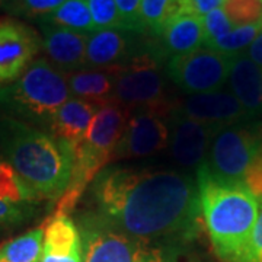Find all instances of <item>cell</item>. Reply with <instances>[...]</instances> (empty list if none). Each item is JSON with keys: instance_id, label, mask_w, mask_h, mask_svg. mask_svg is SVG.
<instances>
[{"instance_id": "obj_1", "label": "cell", "mask_w": 262, "mask_h": 262, "mask_svg": "<svg viewBox=\"0 0 262 262\" xmlns=\"http://www.w3.org/2000/svg\"><path fill=\"white\" fill-rule=\"evenodd\" d=\"M91 192L95 214L149 244L188 242L201 230L198 184L187 172L106 166Z\"/></svg>"}, {"instance_id": "obj_2", "label": "cell", "mask_w": 262, "mask_h": 262, "mask_svg": "<svg viewBox=\"0 0 262 262\" xmlns=\"http://www.w3.org/2000/svg\"><path fill=\"white\" fill-rule=\"evenodd\" d=\"M0 160L16 172L29 203L56 201L70 184L75 149L47 131L0 114Z\"/></svg>"}, {"instance_id": "obj_3", "label": "cell", "mask_w": 262, "mask_h": 262, "mask_svg": "<svg viewBox=\"0 0 262 262\" xmlns=\"http://www.w3.org/2000/svg\"><path fill=\"white\" fill-rule=\"evenodd\" d=\"M200 208L213 249L219 258L237 262L252 234L259 213V200L244 181L213 177L204 168L195 173Z\"/></svg>"}, {"instance_id": "obj_4", "label": "cell", "mask_w": 262, "mask_h": 262, "mask_svg": "<svg viewBox=\"0 0 262 262\" xmlns=\"http://www.w3.org/2000/svg\"><path fill=\"white\" fill-rule=\"evenodd\" d=\"M70 98L67 76L39 57L15 82L0 86V114L48 133L57 111Z\"/></svg>"}, {"instance_id": "obj_5", "label": "cell", "mask_w": 262, "mask_h": 262, "mask_svg": "<svg viewBox=\"0 0 262 262\" xmlns=\"http://www.w3.org/2000/svg\"><path fill=\"white\" fill-rule=\"evenodd\" d=\"M114 102L128 113L153 111L168 118L178 101L169 95L168 76L160 63L146 50L128 64L118 67Z\"/></svg>"}, {"instance_id": "obj_6", "label": "cell", "mask_w": 262, "mask_h": 262, "mask_svg": "<svg viewBox=\"0 0 262 262\" xmlns=\"http://www.w3.org/2000/svg\"><path fill=\"white\" fill-rule=\"evenodd\" d=\"M83 262H170L162 246L131 237L86 213L80 226Z\"/></svg>"}, {"instance_id": "obj_7", "label": "cell", "mask_w": 262, "mask_h": 262, "mask_svg": "<svg viewBox=\"0 0 262 262\" xmlns=\"http://www.w3.org/2000/svg\"><path fill=\"white\" fill-rule=\"evenodd\" d=\"M262 147V124H234L222 127L210 144L206 163L201 166L213 177L244 181L245 173Z\"/></svg>"}, {"instance_id": "obj_8", "label": "cell", "mask_w": 262, "mask_h": 262, "mask_svg": "<svg viewBox=\"0 0 262 262\" xmlns=\"http://www.w3.org/2000/svg\"><path fill=\"white\" fill-rule=\"evenodd\" d=\"M233 58L234 56L222 54L203 46L170 58L165 73L172 83L188 95L214 92L223 89L229 80Z\"/></svg>"}, {"instance_id": "obj_9", "label": "cell", "mask_w": 262, "mask_h": 262, "mask_svg": "<svg viewBox=\"0 0 262 262\" xmlns=\"http://www.w3.org/2000/svg\"><path fill=\"white\" fill-rule=\"evenodd\" d=\"M166 121L170 158L182 172L196 173L206 163L210 144L220 128L189 118L177 105L169 113Z\"/></svg>"}, {"instance_id": "obj_10", "label": "cell", "mask_w": 262, "mask_h": 262, "mask_svg": "<svg viewBox=\"0 0 262 262\" xmlns=\"http://www.w3.org/2000/svg\"><path fill=\"white\" fill-rule=\"evenodd\" d=\"M41 50V35L15 18L0 19V86L15 82Z\"/></svg>"}, {"instance_id": "obj_11", "label": "cell", "mask_w": 262, "mask_h": 262, "mask_svg": "<svg viewBox=\"0 0 262 262\" xmlns=\"http://www.w3.org/2000/svg\"><path fill=\"white\" fill-rule=\"evenodd\" d=\"M169 146L166 117L153 111L130 113L121 140L118 141L114 160L149 158Z\"/></svg>"}, {"instance_id": "obj_12", "label": "cell", "mask_w": 262, "mask_h": 262, "mask_svg": "<svg viewBox=\"0 0 262 262\" xmlns=\"http://www.w3.org/2000/svg\"><path fill=\"white\" fill-rule=\"evenodd\" d=\"M128 117L130 113L120 103L110 102L101 106L89 125L86 139L75 151L92 160L99 169H103L114 160V151L121 140Z\"/></svg>"}, {"instance_id": "obj_13", "label": "cell", "mask_w": 262, "mask_h": 262, "mask_svg": "<svg viewBox=\"0 0 262 262\" xmlns=\"http://www.w3.org/2000/svg\"><path fill=\"white\" fill-rule=\"evenodd\" d=\"M147 50L136 32L121 29H101L88 35V67H121Z\"/></svg>"}, {"instance_id": "obj_14", "label": "cell", "mask_w": 262, "mask_h": 262, "mask_svg": "<svg viewBox=\"0 0 262 262\" xmlns=\"http://www.w3.org/2000/svg\"><path fill=\"white\" fill-rule=\"evenodd\" d=\"M177 106L189 118L219 128L242 124L252 118L236 96L226 89L189 95L177 103Z\"/></svg>"}, {"instance_id": "obj_15", "label": "cell", "mask_w": 262, "mask_h": 262, "mask_svg": "<svg viewBox=\"0 0 262 262\" xmlns=\"http://www.w3.org/2000/svg\"><path fill=\"white\" fill-rule=\"evenodd\" d=\"M204 28L201 16L184 15L172 19L158 35L147 41V51L159 63L191 53L204 46Z\"/></svg>"}, {"instance_id": "obj_16", "label": "cell", "mask_w": 262, "mask_h": 262, "mask_svg": "<svg viewBox=\"0 0 262 262\" xmlns=\"http://www.w3.org/2000/svg\"><path fill=\"white\" fill-rule=\"evenodd\" d=\"M41 50L46 58L66 76L86 67V42L89 34H82L54 25L41 24Z\"/></svg>"}, {"instance_id": "obj_17", "label": "cell", "mask_w": 262, "mask_h": 262, "mask_svg": "<svg viewBox=\"0 0 262 262\" xmlns=\"http://www.w3.org/2000/svg\"><path fill=\"white\" fill-rule=\"evenodd\" d=\"M118 67H83L67 75V83L73 98L88 101L99 108L114 102L115 79Z\"/></svg>"}, {"instance_id": "obj_18", "label": "cell", "mask_w": 262, "mask_h": 262, "mask_svg": "<svg viewBox=\"0 0 262 262\" xmlns=\"http://www.w3.org/2000/svg\"><path fill=\"white\" fill-rule=\"evenodd\" d=\"M229 88L251 117L262 115V67L248 56H234Z\"/></svg>"}, {"instance_id": "obj_19", "label": "cell", "mask_w": 262, "mask_h": 262, "mask_svg": "<svg viewBox=\"0 0 262 262\" xmlns=\"http://www.w3.org/2000/svg\"><path fill=\"white\" fill-rule=\"evenodd\" d=\"M98 110L99 106L95 103L70 98L57 111L48 133L57 139L67 141L73 149H76L86 139L89 125Z\"/></svg>"}, {"instance_id": "obj_20", "label": "cell", "mask_w": 262, "mask_h": 262, "mask_svg": "<svg viewBox=\"0 0 262 262\" xmlns=\"http://www.w3.org/2000/svg\"><path fill=\"white\" fill-rule=\"evenodd\" d=\"M42 253H51V255L83 253V242H82L80 230L67 214H54L44 225Z\"/></svg>"}, {"instance_id": "obj_21", "label": "cell", "mask_w": 262, "mask_h": 262, "mask_svg": "<svg viewBox=\"0 0 262 262\" xmlns=\"http://www.w3.org/2000/svg\"><path fill=\"white\" fill-rule=\"evenodd\" d=\"M184 15H188V0H141V27L153 37L172 19Z\"/></svg>"}, {"instance_id": "obj_22", "label": "cell", "mask_w": 262, "mask_h": 262, "mask_svg": "<svg viewBox=\"0 0 262 262\" xmlns=\"http://www.w3.org/2000/svg\"><path fill=\"white\" fill-rule=\"evenodd\" d=\"M48 24L58 28L70 29L82 34L95 32V25L86 0H66L64 3L51 12L48 16L38 20V24Z\"/></svg>"}, {"instance_id": "obj_23", "label": "cell", "mask_w": 262, "mask_h": 262, "mask_svg": "<svg viewBox=\"0 0 262 262\" xmlns=\"http://www.w3.org/2000/svg\"><path fill=\"white\" fill-rule=\"evenodd\" d=\"M44 245V226L0 245V262H39Z\"/></svg>"}, {"instance_id": "obj_24", "label": "cell", "mask_w": 262, "mask_h": 262, "mask_svg": "<svg viewBox=\"0 0 262 262\" xmlns=\"http://www.w3.org/2000/svg\"><path fill=\"white\" fill-rule=\"evenodd\" d=\"M262 32V20L252 25H245L233 28L225 37L207 42L206 47L214 50L217 53L227 54V56H237L239 51L251 46L255 38Z\"/></svg>"}, {"instance_id": "obj_25", "label": "cell", "mask_w": 262, "mask_h": 262, "mask_svg": "<svg viewBox=\"0 0 262 262\" xmlns=\"http://www.w3.org/2000/svg\"><path fill=\"white\" fill-rule=\"evenodd\" d=\"M66 0H6L2 9L12 16L41 20L58 9Z\"/></svg>"}, {"instance_id": "obj_26", "label": "cell", "mask_w": 262, "mask_h": 262, "mask_svg": "<svg viewBox=\"0 0 262 262\" xmlns=\"http://www.w3.org/2000/svg\"><path fill=\"white\" fill-rule=\"evenodd\" d=\"M223 10L234 28L262 20V0H226Z\"/></svg>"}, {"instance_id": "obj_27", "label": "cell", "mask_w": 262, "mask_h": 262, "mask_svg": "<svg viewBox=\"0 0 262 262\" xmlns=\"http://www.w3.org/2000/svg\"><path fill=\"white\" fill-rule=\"evenodd\" d=\"M86 3L91 10L95 31H101V29L125 31L115 0H86Z\"/></svg>"}, {"instance_id": "obj_28", "label": "cell", "mask_w": 262, "mask_h": 262, "mask_svg": "<svg viewBox=\"0 0 262 262\" xmlns=\"http://www.w3.org/2000/svg\"><path fill=\"white\" fill-rule=\"evenodd\" d=\"M0 200L15 204L29 203L28 194L16 172L3 160H0Z\"/></svg>"}, {"instance_id": "obj_29", "label": "cell", "mask_w": 262, "mask_h": 262, "mask_svg": "<svg viewBox=\"0 0 262 262\" xmlns=\"http://www.w3.org/2000/svg\"><path fill=\"white\" fill-rule=\"evenodd\" d=\"M201 19H203L204 38H206L204 46H206L207 42H211L214 39L225 37V35H227L234 28L233 25H232V22L227 18V15H226L223 8L207 13L204 16H201Z\"/></svg>"}, {"instance_id": "obj_30", "label": "cell", "mask_w": 262, "mask_h": 262, "mask_svg": "<svg viewBox=\"0 0 262 262\" xmlns=\"http://www.w3.org/2000/svg\"><path fill=\"white\" fill-rule=\"evenodd\" d=\"M32 211L34 208L29 206V203L15 204L0 200V227L20 225L32 214Z\"/></svg>"}, {"instance_id": "obj_31", "label": "cell", "mask_w": 262, "mask_h": 262, "mask_svg": "<svg viewBox=\"0 0 262 262\" xmlns=\"http://www.w3.org/2000/svg\"><path fill=\"white\" fill-rule=\"evenodd\" d=\"M115 5L121 15L125 31L136 34L144 32L140 22L141 0H115Z\"/></svg>"}, {"instance_id": "obj_32", "label": "cell", "mask_w": 262, "mask_h": 262, "mask_svg": "<svg viewBox=\"0 0 262 262\" xmlns=\"http://www.w3.org/2000/svg\"><path fill=\"white\" fill-rule=\"evenodd\" d=\"M237 262H262V200H259V213L252 234L245 248L244 255Z\"/></svg>"}, {"instance_id": "obj_33", "label": "cell", "mask_w": 262, "mask_h": 262, "mask_svg": "<svg viewBox=\"0 0 262 262\" xmlns=\"http://www.w3.org/2000/svg\"><path fill=\"white\" fill-rule=\"evenodd\" d=\"M244 182L253 195L262 200V147L245 173Z\"/></svg>"}, {"instance_id": "obj_34", "label": "cell", "mask_w": 262, "mask_h": 262, "mask_svg": "<svg viewBox=\"0 0 262 262\" xmlns=\"http://www.w3.org/2000/svg\"><path fill=\"white\" fill-rule=\"evenodd\" d=\"M226 0H188V15L204 16L207 13L225 6Z\"/></svg>"}, {"instance_id": "obj_35", "label": "cell", "mask_w": 262, "mask_h": 262, "mask_svg": "<svg viewBox=\"0 0 262 262\" xmlns=\"http://www.w3.org/2000/svg\"><path fill=\"white\" fill-rule=\"evenodd\" d=\"M39 262H83V253H76V255H51V253H42Z\"/></svg>"}, {"instance_id": "obj_36", "label": "cell", "mask_w": 262, "mask_h": 262, "mask_svg": "<svg viewBox=\"0 0 262 262\" xmlns=\"http://www.w3.org/2000/svg\"><path fill=\"white\" fill-rule=\"evenodd\" d=\"M248 57L252 60L253 63H256L262 67V32L255 38V41L248 48Z\"/></svg>"}, {"instance_id": "obj_37", "label": "cell", "mask_w": 262, "mask_h": 262, "mask_svg": "<svg viewBox=\"0 0 262 262\" xmlns=\"http://www.w3.org/2000/svg\"><path fill=\"white\" fill-rule=\"evenodd\" d=\"M5 3H6V0H0V8H3Z\"/></svg>"}]
</instances>
